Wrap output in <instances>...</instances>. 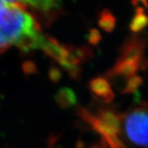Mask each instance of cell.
Segmentation results:
<instances>
[{
  "instance_id": "1",
  "label": "cell",
  "mask_w": 148,
  "mask_h": 148,
  "mask_svg": "<svg viewBox=\"0 0 148 148\" xmlns=\"http://www.w3.org/2000/svg\"><path fill=\"white\" fill-rule=\"evenodd\" d=\"M43 36L38 23L23 6L0 1V53L12 45L23 52L40 49Z\"/></svg>"
},
{
  "instance_id": "2",
  "label": "cell",
  "mask_w": 148,
  "mask_h": 148,
  "mask_svg": "<svg viewBox=\"0 0 148 148\" xmlns=\"http://www.w3.org/2000/svg\"><path fill=\"white\" fill-rule=\"evenodd\" d=\"M77 115L102 138L101 142L105 148H127L119 138L121 133V115L114 110L102 108L93 114L83 107L77 110Z\"/></svg>"
},
{
  "instance_id": "3",
  "label": "cell",
  "mask_w": 148,
  "mask_h": 148,
  "mask_svg": "<svg viewBox=\"0 0 148 148\" xmlns=\"http://www.w3.org/2000/svg\"><path fill=\"white\" fill-rule=\"evenodd\" d=\"M147 109L145 103L143 106L121 115V125L127 140L138 147L147 145Z\"/></svg>"
},
{
  "instance_id": "4",
  "label": "cell",
  "mask_w": 148,
  "mask_h": 148,
  "mask_svg": "<svg viewBox=\"0 0 148 148\" xmlns=\"http://www.w3.org/2000/svg\"><path fill=\"white\" fill-rule=\"evenodd\" d=\"M146 43L143 39L134 36L128 38L123 43L121 52L117 61H141L143 60V52L145 49Z\"/></svg>"
},
{
  "instance_id": "5",
  "label": "cell",
  "mask_w": 148,
  "mask_h": 148,
  "mask_svg": "<svg viewBox=\"0 0 148 148\" xmlns=\"http://www.w3.org/2000/svg\"><path fill=\"white\" fill-rule=\"evenodd\" d=\"M146 68V61L143 59L141 61H116L114 66L106 73L107 77H121L128 79L135 76L141 69Z\"/></svg>"
},
{
  "instance_id": "6",
  "label": "cell",
  "mask_w": 148,
  "mask_h": 148,
  "mask_svg": "<svg viewBox=\"0 0 148 148\" xmlns=\"http://www.w3.org/2000/svg\"><path fill=\"white\" fill-rule=\"evenodd\" d=\"M40 49L57 61L60 65L64 64L69 53V45H64L50 36H43Z\"/></svg>"
},
{
  "instance_id": "7",
  "label": "cell",
  "mask_w": 148,
  "mask_h": 148,
  "mask_svg": "<svg viewBox=\"0 0 148 148\" xmlns=\"http://www.w3.org/2000/svg\"><path fill=\"white\" fill-rule=\"evenodd\" d=\"M89 88L95 98L104 103H110L114 98V93L110 82L103 77H97L90 80Z\"/></svg>"
},
{
  "instance_id": "8",
  "label": "cell",
  "mask_w": 148,
  "mask_h": 148,
  "mask_svg": "<svg viewBox=\"0 0 148 148\" xmlns=\"http://www.w3.org/2000/svg\"><path fill=\"white\" fill-rule=\"evenodd\" d=\"M54 100L57 105L62 109H69L75 106L77 103V97L73 89L63 87L56 92Z\"/></svg>"
},
{
  "instance_id": "9",
  "label": "cell",
  "mask_w": 148,
  "mask_h": 148,
  "mask_svg": "<svg viewBox=\"0 0 148 148\" xmlns=\"http://www.w3.org/2000/svg\"><path fill=\"white\" fill-rule=\"evenodd\" d=\"M147 25V16L145 14L144 9L138 8L135 12V15L130 23V30L134 33H138L143 30Z\"/></svg>"
},
{
  "instance_id": "10",
  "label": "cell",
  "mask_w": 148,
  "mask_h": 148,
  "mask_svg": "<svg viewBox=\"0 0 148 148\" xmlns=\"http://www.w3.org/2000/svg\"><path fill=\"white\" fill-rule=\"evenodd\" d=\"M98 24L102 30L106 32H111L115 27L116 19L115 16L112 14L110 10L104 9L102 10L98 21Z\"/></svg>"
},
{
  "instance_id": "11",
  "label": "cell",
  "mask_w": 148,
  "mask_h": 148,
  "mask_svg": "<svg viewBox=\"0 0 148 148\" xmlns=\"http://www.w3.org/2000/svg\"><path fill=\"white\" fill-rule=\"evenodd\" d=\"M24 3H28L37 9L44 12L54 10L60 4L61 0H23Z\"/></svg>"
},
{
  "instance_id": "12",
  "label": "cell",
  "mask_w": 148,
  "mask_h": 148,
  "mask_svg": "<svg viewBox=\"0 0 148 148\" xmlns=\"http://www.w3.org/2000/svg\"><path fill=\"white\" fill-rule=\"evenodd\" d=\"M143 79L142 77L135 75L132 77L128 78L124 87L122 90L123 94H132L137 93L139 87L143 85Z\"/></svg>"
},
{
  "instance_id": "13",
  "label": "cell",
  "mask_w": 148,
  "mask_h": 148,
  "mask_svg": "<svg viewBox=\"0 0 148 148\" xmlns=\"http://www.w3.org/2000/svg\"><path fill=\"white\" fill-rule=\"evenodd\" d=\"M21 69H22L23 73L25 74V76H32V75H35L38 73L36 64L32 60L25 61L21 65Z\"/></svg>"
},
{
  "instance_id": "14",
  "label": "cell",
  "mask_w": 148,
  "mask_h": 148,
  "mask_svg": "<svg viewBox=\"0 0 148 148\" xmlns=\"http://www.w3.org/2000/svg\"><path fill=\"white\" fill-rule=\"evenodd\" d=\"M49 78L53 83L58 82L62 78L61 70L55 66H51L49 70Z\"/></svg>"
},
{
  "instance_id": "15",
  "label": "cell",
  "mask_w": 148,
  "mask_h": 148,
  "mask_svg": "<svg viewBox=\"0 0 148 148\" xmlns=\"http://www.w3.org/2000/svg\"><path fill=\"white\" fill-rule=\"evenodd\" d=\"M87 40L92 45H96L101 40V35L98 30L96 29H91L89 31L88 36H87Z\"/></svg>"
},
{
  "instance_id": "16",
  "label": "cell",
  "mask_w": 148,
  "mask_h": 148,
  "mask_svg": "<svg viewBox=\"0 0 148 148\" xmlns=\"http://www.w3.org/2000/svg\"><path fill=\"white\" fill-rule=\"evenodd\" d=\"M1 2H4L8 3H14V4H24V1L23 0H0Z\"/></svg>"
},
{
  "instance_id": "17",
  "label": "cell",
  "mask_w": 148,
  "mask_h": 148,
  "mask_svg": "<svg viewBox=\"0 0 148 148\" xmlns=\"http://www.w3.org/2000/svg\"><path fill=\"white\" fill-rule=\"evenodd\" d=\"M138 1L142 2V3H143L145 7H147V0H132V3H133V4H134V5H137V4H138Z\"/></svg>"
},
{
  "instance_id": "18",
  "label": "cell",
  "mask_w": 148,
  "mask_h": 148,
  "mask_svg": "<svg viewBox=\"0 0 148 148\" xmlns=\"http://www.w3.org/2000/svg\"><path fill=\"white\" fill-rule=\"evenodd\" d=\"M90 148H105L104 147V146L102 145V144H95V145H93L92 147H90Z\"/></svg>"
}]
</instances>
